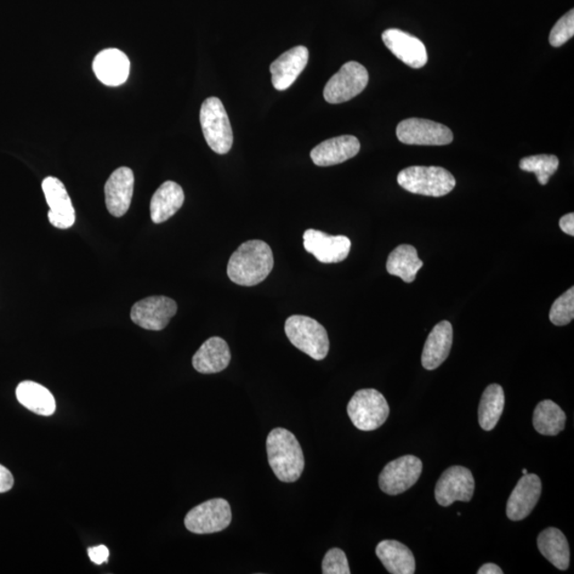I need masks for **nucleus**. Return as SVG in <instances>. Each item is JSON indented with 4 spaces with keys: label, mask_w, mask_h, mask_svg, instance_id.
Here are the masks:
<instances>
[{
    "label": "nucleus",
    "mask_w": 574,
    "mask_h": 574,
    "mask_svg": "<svg viewBox=\"0 0 574 574\" xmlns=\"http://www.w3.org/2000/svg\"><path fill=\"white\" fill-rule=\"evenodd\" d=\"M566 414L551 400L538 403L534 411L533 425L539 434L555 436L565 429Z\"/></svg>",
    "instance_id": "28"
},
{
    "label": "nucleus",
    "mask_w": 574,
    "mask_h": 574,
    "mask_svg": "<svg viewBox=\"0 0 574 574\" xmlns=\"http://www.w3.org/2000/svg\"><path fill=\"white\" fill-rule=\"evenodd\" d=\"M376 554L391 574H413L416 570L412 551L397 541H383L377 545Z\"/></svg>",
    "instance_id": "24"
},
{
    "label": "nucleus",
    "mask_w": 574,
    "mask_h": 574,
    "mask_svg": "<svg viewBox=\"0 0 574 574\" xmlns=\"http://www.w3.org/2000/svg\"><path fill=\"white\" fill-rule=\"evenodd\" d=\"M398 184L412 194L442 197L457 185L456 178L447 169L437 167H411L398 175Z\"/></svg>",
    "instance_id": "3"
},
{
    "label": "nucleus",
    "mask_w": 574,
    "mask_h": 574,
    "mask_svg": "<svg viewBox=\"0 0 574 574\" xmlns=\"http://www.w3.org/2000/svg\"><path fill=\"white\" fill-rule=\"evenodd\" d=\"M504 390L499 384H491L483 393L479 406V424L484 431L496 428L504 410Z\"/></svg>",
    "instance_id": "29"
},
{
    "label": "nucleus",
    "mask_w": 574,
    "mask_h": 574,
    "mask_svg": "<svg viewBox=\"0 0 574 574\" xmlns=\"http://www.w3.org/2000/svg\"><path fill=\"white\" fill-rule=\"evenodd\" d=\"M323 574H350L348 560L343 550H329L322 561Z\"/></svg>",
    "instance_id": "33"
},
{
    "label": "nucleus",
    "mask_w": 574,
    "mask_h": 574,
    "mask_svg": "<svg viewBox=\"0 0 574 574\" xmlns=\"http://www.w3.org/2000/svg\"><path fill=\"white\" fill-rule=\"evenodd\" d=\"M176 301L165 296H152L136 303L130 313L135 325L150 331H161L177 314Z\"/></svg>",
    "instance_id": "11"
},
{
    "label": "nucleus",
    "mask_w": 574,
    "mask_h": 574,
    "mask_svg": "<svg viewBox=\"0 0 574 574\" xmlns=\"http://www.w3.org/2000/svg\"><path fill=\"white\" fill-rule=\"evenodd\" d=\"M522 474L527 475V469L522 470Z\"/></svg>",
    "instance_id": "38"
},
{
    "label": "nucleus",
    "mask_w": 574,
    "mask_h": 574,
    "mask_svg": "<svg viewBox=\"0 0 574 574\" xmlns=\"http://www.w3.org/2000/svg\"><path fill=\"white\" fill-rule=\"evenodd\" d=\"M232 520V511L228 501L218 498L197 505L185 516L187 530L194 534H213L224 531Z\"/></svg>",
    "instance_id": "8"
},
{
    "label": "nucleus",
    "mask_w": 574,
    "mask_h": 574,
    "mask_svg": "<svg viewBox=\"0 0 574 574\" xmlns=\"http://www.w3.org/2000/svg\"><path fill=\"white\" fill-rule=\"evenodd\" d=\"M201 124L209 147L218 155L228 153L233 145V132L228 115L219 99L210 98L203 101Z\"/></svg>",
    "instance_id": "6"
},
{
    "label": "nucleus",
    "mask_w": 574,
    "mask_h": 574,
    "mask_svg": "<svg viewBox=\"0 0 574 574\" xmlns=\"http://www.w3.org/2000/svg\"><path fill=\"white\" fill-rule=\"evenodd\" d=\"M14 485V477L10 471L0 465V493H7Z\"/></svg>",
    "instance_id": "35"
},
{
    "label": "nucleus",
    "mask_w": 574,
    "mask_h": 574,
    "mask_svg": "<svg viewBox=\"0 0 574 574\" xmlns=\"http://www.w3.org/2000/svg\"><path fill=\"white\" fill-rule=\"evenodd\" d=\"M475 479L468 468L452 466L441 475L435 487V499L443 508L456 501L469 502L474 497Z\"/></svg>",
    "instance_id": "12"
},
{
    "label": "nucleus",
    "mask_w": 574,
    "mask_h": 574,
    "mask_svg": "<svg viewBox=\"0 0 574 574\" xmlns=\"http://www.w3.org/2000/svg\"><path fill=\"white\" fill-rule=\"evenodd\" d=\"M386 47L403 64L412 68H422L428 62V53L424 44L412 34L399 30H388L382 34Z\"/></svg>",
    "instance_id": "16"
},
{
    "label": "nucleus",
    "mask_w": 574,
    "mask_h": 574,
    "mask_svg": "<svg viewBox=\"0 0 574 574\" xmlns=\"http://www.w3.org/2000/svg\"><path fill=\"white\" fill-rule=\"evenodd\" d=\"M396 133L398 140L407 145L443 146L453 141L450 129L429 119H406L398 124Z\"/></svg>",
    "instance_id": "9"
},
{
    "label": "nucleus",
    "mask_w": 574,
    "mask_h": 574,
    "mask_svg": "<svg viewBox=\"0 0 574 574\" xmlns=\"http://www.w3.org/2000/svg\"><path fill=\"white\" fill-rule=\"evenodd\" d=\"M423 473V462L414 456H405L385 466L379 476L381 491L397 496L416 484Z\"/></svg>",
    "instance_id": "10"
},
{
    "label": "nucleus",
    "mask_w": 574,
    "mask_h": 574,
    "mask_svg": "<svg viewBox=\"0 0 574 574\" xmlns=\"http://www.w3.org/2000/svg\"><path fill=\"white\" fill-rule=\"evenodd\" d=\"M304 246L321 263H339L348 258L351 241L345 236H329L322 231L309 229L304 235Z\"/></svg>",
    "instance_id": "13"
},
{
    "label": "nucleus",
    "mask_w": 574,
    "mask_h": 574,
    "mask_svg": "<svg viewBox=\"0 0 574 574\" xmlns=\"http://www.w3.org/2000/svg\"><path fill=\"white\" fill-rule=\"evenodd\" d=\"M231 352L223 338L214 337L204 342L193 356V366L203 374L218 373L229 366Z\"/></svg>",
    "instance_id": "22"
},
{
    "label": "nucleus",
    "mask_w": 574,
    "mask_h": 574,
    "mask_svg": "<svg viewBox=\"0 0 574 574\" xmlns=\"http://www.w3.org/2000/svg\"><path fill=\"white\" fill-rule=\"evenodd\" d=\"M267 456L274 474L281 482L299 480L304 470L303 448L296 436L287 429L276 428L267 436Z\"/></svg>",
    "instance_id": "2"
},
{
    "label": "nucleus",
    "mask_w": 574,
    "mask_h": 574,
    "mask_svg": "<svg viewBox=\"0 0 574 574\" xmlns=\"http://www.w3.org/2000/svg\"><path fill=\"white\" fill-rule=\"evenodd\" d=\"M309 61V50L304 47H296L287 51L272 62L270 65L271 81L278 90H286L304 72Z\"/></svg>",
    "instance_id": "19"
},
{
    "label": "nucleus",
    "mask_w": 574,
    "mask_h": 574,
    "mask_svg": "<svg viewBox=\"0 0 574 574\" xmlns=\"http://www.w3.org/2000/svg\"><path fill=\"white\" fill-rule=\"evenodd\" d=\"M286 334L296 348L316 361L328 356L330 340L325 327L304 315H293L286 321Z\"/></svg>",
    "instance_id": "4"
},
{
    "label": "nucleus",
    "mask_w": 574,
    "mask_h": 574,
    "mask_svg": "<svg viewBox=\"0 0 574 574\" xmlns=\"http://www.w3.org/2000/svg\"><path fill=\"white\" fill-rule=\"evenodd\" d=\"M360 150V141L356 136L342 135L322 141L313 148L311 158L317 167H333L355 158Z\"/></svg>",
    "instance_id": "18"
},
{
    "label": "nucleus",
    "mask_w": 574,
    "mask_h": 574,
    "mask_svg": "<svg viewBox=\"0 0 574 574\" xmlns=\"http://www.w3.org/2000/svg\"><path fill=\"white\" fill-rule=\"evenodd\" d=\"M558 157L549 155L531 156L522 158L519 167L525 172L536 175L539 184L545 185L559 169Z\"/></svg>",
    "instance_id": "30"
},
{
    "label": "nucleus",
    "mask_w": 574,
    "mask_h": 574,
    "mask_svg": "<svg viewBox=\"0 0 574 574\" xmlns=\"http://www.w3.org/2000/svg\"><path fill=\"white\" fill-rule=\"evenodd\" d=\"M274 269V254L263 241L243 243L233 253L227 266V274L233 283L242 287H254L263 282Z\"/></svg>",
    "instance_id": "1"
},
{
    "label": "nucleus",
    "mask_w": 574,
    "mask_h": 574,
    "mask_svg": "<svg viewBox=\"0 0 574 574\" xmlns=\"http://www.w3.org/2000/svg\"><path fill=\"white\" fill-rule=\"evenodd\" d=\"M453 343V328L450 322L442 321L432 330L424 347L422 363L427 371L439 368L450 355Z\"/></svg>",
    "instance_id": "21"
},
{
    "label": "nucleus",
    "mask_w": 574,
    "mask_h": 574,
    "mask_svg": "<svg viewBox=\"0 0 574 574\" xmlns=\"http://www.w3.org/2000/svg\"><path fill=\"white\" fill-rule=\"evenodd\" d=\"M550 321L555 326H566L570 323L574 318V288L568 289L565 294L560 296L554 301L553 308L550 310Z\"/></svg>",
    "instance_id": "31"
},
{
    "label": "nucleus",
    "mask_w": 574,
    "mask_h": 574,
    "mask_svg": "<svg viewBox=\"0 0 574 574\" xmlns=\"http://www.w3.org/2000/svg\"><path fill=\"white\" fill-rule=\"evenodd\" d=\"M539 551L551 564L567 570L570 564V549L567 538L559 528H545L537 538Z\"/></svg>",
    "instance_id": "25"
},
{
    "label": "nucleus",
    "mask_w": 574,
    "mask_h": 574,
    "mask_svg": "<svg viewBox=\"0 0 574 574\" xmlns=\"http://www.w3.org/2000/svg\"><path fill=\"white\" fill-rule=\"evenodd\" d=\"M88 553L90 561L96 565L104 564L109 559V549L104 544L98 545V547L89 548Z\"/></svg>",
    "instance_id": "34"
},
{
    "label": "nucleus",
    "mask_w": 574,
    "mask_h": 574,
    "mask_svg": "<svg viewBox=\"0 0 574 574\" xmlns=\"http://www.w3.org/2000/svg\"><path fill=\"white\" fill-rule=\"evenodd\" d=\"M368 81L365 67L355 61L347 62L326 84L323 98L329 104H343L361 94L366 89Z\"/></svg>",
    "instance_id": "7"
},
{
    "label": "nucleus",
    "mask_w": 574,
    "mask_h": 574,
    "mask_svg": "<svg viewBox=\"0 0 574 574\" xmlns=\"http://www.w3.org/2000/svg\"><path fill=\"white\" fill-rule=\"evenodd\" d=\"M93 71L100 82L107 87H118L127 81L130 61L119 49H105L95 56Z\"/></svg>",
    "instance_id": "20"
},
{
    "label": "nucleus",
    "mask_w": 574,
    "mask_h": 574,
    "mask_svg": "<svg viewBox=\"0 0 574 574\" xmlns=\"http://www.w3.org/2000/svg\"><path fill=\"white\" fill-rule=\"evenodd\" d=\"M16 398L21 406L41 416H51L56 411L53 394L43 385L32 381H24L17 386Z\"/></svg>",
    "instance_id": "26"
},
{
    "label": "nucleus",
    "mask_w": 574,
    "mask_h": 574,
    "mask_svg": "<svg viewBox=\"0 0 574 574\" xmlns=\"http://www.w3.org/2000/svg\"><path fill=\"white\" fill-rule=\"evenodd\" d=\"M542 494V481L539 476L527 474L517 483L507 505V515L510 520L521 521L527 518L536 507Z\"/></svg>",
    "instance_id": "17"
},
{
    "label": "nucleus",
    "mask_w": 574,
    "mask_h": 574,
    "mask_svg": "<svg viewBox=\"0 0 574 574\" xmlns=\"http://www.w3.org/2000/svg\"><path fill=\"white\" fill-rule=\"evenodd\" d=\"M423 266L424 262L418 258L416 248L411 245L398 246L390 253L386 262L389 274L399 277L407 283H412L416 279L418 271Z\"/></svg>",
    "instance_id": "27"
},
{
    "label": "nucleus",
    "mask_w": 574,
    "mask_h": 574,
    "mask_svg": "<svg viewBox=\"0 0 574 574\" xmlns=\"http://www.w3.org/2000/svg\"><path fill=\"white\" fill-rule=\"evenodd\" d=\"M560 228L564 231L566 235L574 236V214L570 213L562 216L560 219Z\"/></svg>",
    "instance_id": "36"
},
{
    "label": "nucleus",
    "mask_w": 574,
    "mask_h": 574,
    "mask_svg": "<svg viewBox=\"0 0 574 574\" xmlns=\"http://www.w3.org/2000/svg\"><path fill=\"white\" fill-rule=\"evenodd\" d=\"M42 189L49 206L50 224L59 229L71 228L76 221L75 209L64 184L55 177L43 180Z\"/></svg>",
    "instance_id": "14"
},
{
    "label": "nucleus",
    "mask_w": 574,
    "mask_h": 574,
    "mask_svg": "<svg viewBox=\"0 0 574 574\" xmlns=\"http://www.w3.org/2000/svg\"><path fill=\"white\" fill-rule=\"evenodd\" d=\"M349 418L356 429L377 430L390 416V406L380 391L373 389L357 390L347 407Z\"/></svg>",
    "instance_id": "5"
},
{
    "label": "nucleus",
    "mask_w": 574,
    "mask_h": 574,
    "mask_svg": "<svg viewBox=\"0 0 574 574\" xmlns=\"http://www.w3.org/2000/svg\"><path fill=\"white\" fill-rule=\"evenodd\" d=\"M134 189V175L129 167H119L113 172L105 185L107 211L116 218H122L132 204Z\"/></svg>",
    "instance_id": "15"
},
{
    "label": "nucleus",
    "mask_w": 574,
    "mask_h": 574,
    "mask_svg": "<svg viewBox=\"0 0 574 574\" xmlns=\"http://www.w3.org/2000/svg\"><path fill=\"white\" fill-rule=\"evenodd\" d=\"M184 202V192L174 181H167L153 194L150 216L153 223L162 224L179 211Z\"/></svg>",
    "instance_id": "23"
},
{
    "label": "nucleus",
    "mask_w": 574,
    "mask_h": 574,
    "mask_svg": "<svg viewBox=\"0 0 574 574\" xmlns=\"http://www.w3.org/2000/svg\"><path fill=\"white\" fill-rule=\"evenodd\" d=\"M574 36V11L570 10L556 22L550 32L549 41L553 47H561Z\"/></svg>",
    "instance_id": "32"
},
{
    "label": "nucleus",
    "mask_w": 574,
    "mask_h": 574,
    "mask_svg": "<svg viewBox=\"0 0 574 574\" xmlns=\"http://www.w3.org/2000/svg\"><path fill=\"white\" fill-rule=\"evenodd\" d=\"M477 574H503L501 568L493 562H488V564L483 565Z\"/></svg>",
    "instance_id": "37"
}]
</instances>
